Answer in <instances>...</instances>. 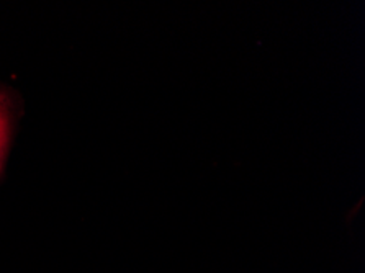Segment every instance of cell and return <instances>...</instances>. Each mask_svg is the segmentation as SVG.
<instances>
[{
  "label": "cell",
  "mask_w": 365,
  "mask_h": 273,
  "mask_svg": "<svg viewBox=\"0 0 365 273\" xmlns=\"http://www.w3.org/2000/svg\"><path fill=\"white\" fill-rule=\"evenodd\" d=\"M9 136H10V118L7 107L0 102V170H2L5 153L9 148Z\"/></svg>",
  "instance_id": "obj_1"
}]
</instances>
